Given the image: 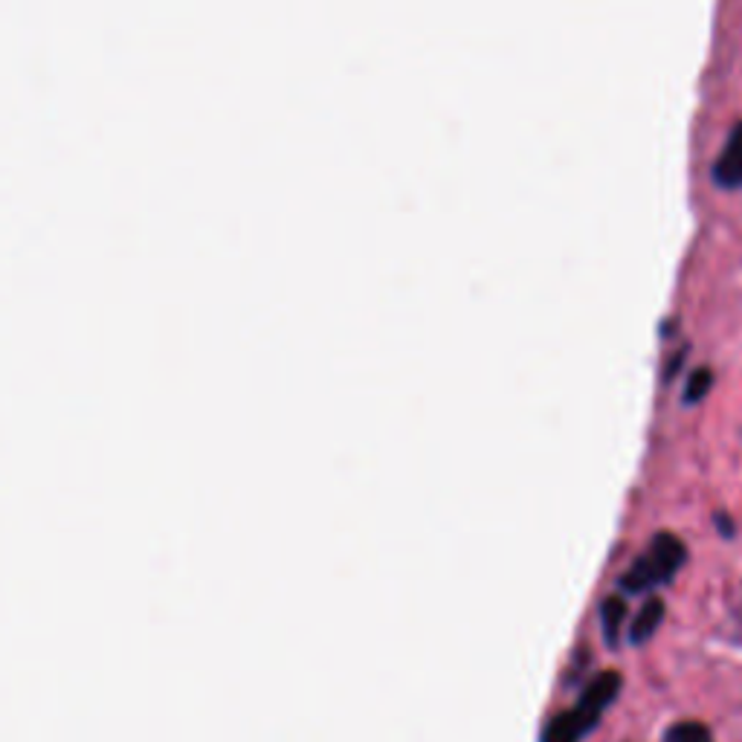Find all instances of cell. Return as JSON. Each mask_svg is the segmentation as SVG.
I'll return each mask as SVG.
<instances>
[{
  "mask_svg": "<svg viewBox=\"0 0 742 742\" xmlns=\"http://www.w3.org/2000/svg\"><path fill=\"white\" fill-rule=\"evenodd\" d=\"M710 386H713V371L710 369H696L690 378H687L685 383V395H682V401L685 404H699V401H705L710 392Z\"/></svg>",
  "mask_w": 742,
  "mask_h": 742,
  "instance_id": "obj_7",
  "label": "cell"
},
{
  "mask_svg": "<svg viewBox=\"0 0 742 742\" xmlns=\"http://www.w3.org/2000/svg\"><path fill=\"white\" fill-rule=\"evenodd\" d=\"M623 687L621 673L615 670H604L592 678L589 685L583 687L581 699L574 702V708L556 713L542 728L540 742H583L597 728V722L604 719L606 708L618 699Z\"/></svg>",
  "mask_w": 742,
  "mask_h": 742,
  "instance_id": "obj_1",
  "label": "cell"
},
{
  "mask_svg": "<svg viewBox=\"0 0 742 742\" xmlns=\"http://www.w3.org/2000/svg\"><path fill=\"white\" fill-rule=\"evenodd\" d=\"M685 560L687 549L676 533H655L653 540H650V549L630 565V572L621 574L618 589L623 595H641V592L659 589V586H664V583L676 577L678 569L685 565Z\"/></svg>",
  "mask_w": 742,
  "mask_h": 742,
  "instance_id": "obj_2",
  "label": "cell"
},
{
  "mask_svg": "<svg viewBox=\"0 0 742 742\" xmlns=\"http://www.w3.org/2000/svg\"><path fill=\"white\" fill-rule=\"evenodd\" d=\"M664 621V600L662 597H650L644 600V606L638 609V615L630 623V644H647L650 638L659 632Z\"/></svg>",
  "mask_w": 742,
  "mask_h": 742,
  "instance_id": "obj_4",
  "label": "cell"
},
{
  "mask_svg": "<svg viewBox=\"0 0 742 742\" xmlns=\"http://www.w3.org/2000/svg\"><path fill=\"white\" fill-rule=\"evenodd\" d=\"M623 621H627V600L621 595H609L600 604V630H604L609 647H618V641H621Z\"/></svg>",
  "mask_w": 742,
  "mask_h": 742,
  "instance_id": "obj_5",
  "label": "cell"
},
{
  "mask_svg": "<svg viewBox=\"0 0 742 742\" xmlns=\"http://www.w3.org/2000/svg\"><path fill=\"white\" fill-rule=\"evenodd\" d=\"M717 525L719 531H722V537H731V533H734V519H728L726 514H717Z\"/></svg>",
  "mask_w": 742,
  "mask_h": 742,
  "instance_id": "obj_8",
  "label": "cell"
},
{
  "mask_svg": "<svg viewBox=\"0 0 742 742\" xmlns=\"http://www.w3.org/2000/svg\"><path fill=\"white\" fill-rule=\"evenodd\" d=\"M713 180L722 189H740L742 186V122H737L726 148L713 162Z\"/></svg>",
  "mask_w": 742,
  "mask_h": 742,
  "instance_id": "obj_3",
  "label": "cell"
},
{
  "mask_svg": "<svg viewBox=\"0 0 742 742\" xmlns=\"http://www.w3.org/2000/svg\"><path fill=\"white\" fill-rule=\"evenodd\" d=\"M664 742H713V734H710V728L705 722L687 719V722L670 726L667 734H664Z\"/></svg>",
  "mask_w": 742,
  "mask_h": 742,
  "instance_id": "obj_6",
  "label": "cell"
}]
</instances>
